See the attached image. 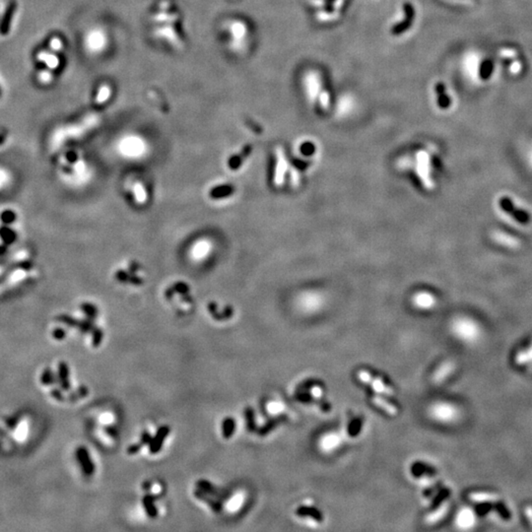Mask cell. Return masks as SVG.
Listing matches in <instances>:
<instances>
[{"label": "cell", "mask_w": 532, "mask_h": 532, "mask_svg": "<svg viewBox=\"0 0 532 532\" xmlns=\"http://www.w3.org/2000/svg\"><path fill=\"white\" fill-rule=\"evenodd\" d=\"M469 505L475 507L479 516L490 517L502 522H508L513 514L505 499L491 490L476 489L467 493Z\"/></svg>", "instance_id": "6da1fadb"}, {"label": "cell", "mask_w": 532, "mask_h": 532, "mask_svg": "<svg viewBox=\"0 0 532 532\" xmlns=\"http://www.w3.org/2000/svg\"><path fill=\"white\" fill-rule=\"evenodd\" d=\"M428 414L436 423L447 426L457 424L463 416L461 407L450 400L433 402L428 408Z\"/></svg>", "instance_id": "7a4b0ae2"}, {"label": "cell", "mask_w": 532, "mask_h": 532, "mask_svg": "<svg viewBox=\"0 0 532 532\" xmlns=\"http://www.w3.org/2000/svg\"><path fill=\"white\" fill-rule=\"evenodd\" d=\"M512 364L519 372L532 374V339L513 352Z\"/></svg>", "instance_id": "3957f363"}, {"label": "cell", "mask_w": 532, "mask_h": 532, "mask_svg": "<svg viewBox=\"0 0 532 532\" xmlns=\"http://www.w3.org/2000/svg\"><path fill=\"white\" fill-rule=\"evenodd\" d=\"M479 517L480 516L475 507L471 505H466L459 508L455 516L454 522L460 530H472L478 524Z\"/></svg>", "instance_id": "277c9868"}, {"label": "cell", "mask_w": 532, "mask_h": 532, "mask_svg": "<svg viewBox=\"0 0 532 532\" xmlns=\"http://www.w3.org/2000/svg\"><path fill=\"white\" fill-rule=\"evenodd\" d=\"M457 372V365L453 360H445L436 368L432 380L436 385H444Z\"/></svg>", "instance_id": "5b68a950"}, {"label": "cell", "mask_w": 532, "mask_h": 532, "mask_svg": "<svg viewBox=\"0 0 532 532\" xmlns=\"http://www.w3.org/2000/svg\"><path fill=\"white\" fill-rule=\"evenodd\" d=\"M323 305V298L317 292L302 294L297 301V306L304 313H314L319 311Z\"/></svg>", "instance_id": "8992f818"}, {"label": "cell", "mask_w": 532, "mask_h": 532, "mask_svg": "<svg viewBox=\"0 0 532 532\" xmlns=\"http://www.w3.org/2000/svg\"><path fill=\"white\" fill-rule=\"evenodd\" d=\"M499 205L503 211L509 214L515 220H517L520 224L526 225V224L530 223L531 216L529 215V213L520 209L519 207H516L513 200L511 198L505 197V196L502 197L501 199L499 200Z\"/></svg>", "instance_id": "52a82bcc"}, {"label": "cell", "mask_w": 532, "mask_h": 532, "mask_svg": "<svg viewBox=\"0 0 532 532\" xmlns=\"http://www.w3.org/2000/svg\"><path fill=\"white\" fill-rule=\"evenodd\" d=\"M358 378H359L361 382L370 385L378 392H382V393H386V394H391L392 393L391 388L386 386L385 383L381 379L373 378V376H372V374L370 372H367V371H363V370L360 371L358 372Z\"/></svg>", "instance_id": "ba28073f"}, {"label": "cell", "mask_w": 532, "mask_h": 532, "mask_svg": "<svg viewBox=\"0 0 532 532\" xmlns=\"http://www.w3.org/2000/svg\"><path fill=\"white\" fill-rule=\"evenodd\" d=\"M76 457L79 462L80 466L82 468L83 473L86 476H92L95 473L96 467L94 464L93 460L90 456V453L85 447H79L76 450Z\"/></svg>", "instance_id": "9c48e42d"}, {"label": "cell", "mask_w": 532, "mask_h": 532, "mask_svg": "<svg viewBox=\"0 0 532 532\" xmlns=\"http://www.w3.org/2000/svg\"><path fill=\"white\" fill-rule=\"evenodd\" d=\"M170 433L171 428L169 426L164 425L160 427L156 435L153 437L149 445V452L151 454H157L162 450L163 444Z\"/></svg>", "instance_id": "30bf717a"}, {"label": "cell", "mask_w": 532, "mask_h": 532, "mask_svg": "<svg viewBox=\"0 0 532 532\" xmlns=\"http://www.w3.org/2000/svg\"><path fill=\"white\" fill-rule=\"evenodd\" d=\"M450 507H451L450 500H446V501L439 503V505H437V506L431 513H429L427 515L426 521L431 524L439 522V520H441L448 515Z\"/></svg>", "instance_id": "8fae6325"}, {"label": "cell", "mask_w": 532, "mask_h": 532, "mask_svg": "<svg viewBox=\"0 0 532 532\" xmlns=\"http://www.w3.org/2000/svg\"><path fill=\"white\" fill-rule=\"evenodd\" d=\"M196 487L202 490L203 492L207 493L208 495L212 496L214 498H216L217 500H226L229 497L228 494H225L222 490L216 488L214 485H213L211 482L205 480V479H200L197 482H196Z\"/></svg>", "instance_id": "7c38bea8"}, {"label": "cell", "mask_w": 532, "mask_h": 532, "mask_svg": "<svg viewBox=\"0 0 532 532\" xmlns=\"http://www.w3.org/2000/svg\"><path fill=\"white\" fill-rule=\"evenodd\" d=\"M339 445L340 437L335 433H328L324 435L319 441V448L324 452H332L339 447Z\"/></svg>", "instance_id": "4fadbf2b"}, {"label": "cell", "mask_w": 532, "mask_h": 532, "mask_svg": "<svg viewBox=\"0 0 532 532\" xmlns=\"http://www.w3.org/2000/svg\"><path fill=\"white\" fill-rule=\"evenodd\" d=\"M193 495H194V497L196 499H198L201 502H203V503H205V504L209 505L214 513L222 512V509H223L222 503L220 501H218V500L213 499L212 496L208 495L207 493L203 492L202 490H200V489L197 488V489H195L193 491Z\"/></svg>", "instance_id": "5bb4252c"}, {"label": "cell", "mask_w": 532, "mask_h": 532, "mask_svg": "<svg viewBox=\"0 0 532 532\" xmlns=\"http://www.w3.org/2000/svg\"><path fill=\"white\" fill-rule=\"evenodd\" d=\"M16 7H17V4L15 1H11L8 4V6L4 12V15H3L1 24H0V34L1 35H6L8 33L12 19H13L14 13L16 11Z\"/></svg>", "instance_id": "9a60e30c"}, {"label": "cell", "mask_w": 532, "mask_h": 532, "mask_svg": "<svg viewBox=\"0 0 532 532\" xmlns=\"http://www.w3.org/2000/svg\"><path fill=\"white\" fill-rule=\"evenodd\" d=\"M58 384L63 390H69L71 385H70V379H69V367L65 362H60L58 364V374H57Z\"/></svg>", "instance_id": "2e32d148"}, {"label": "cell", "mask_w": 532, "mask_h": 532, "mask_svg": "<svg viewBox=\"0 0 532 532\" xmlns=\"http://www.w3.org/2000/svg\"><path fill=\"white\" fill-rule=\"evenodd\" d=\"M155 497L153 495L146 494L142 499V504L150 519H156L158 517V508L155 505Z\"/></svg>", "instance_id": "e0dca14e"}, {"label": "cell", "mask_w": 532, "mask_h": 532, "mask_svg": "<svg viewBox=\"0 0 532 532\" xmlns=\"http://www.w3.org/2000/svg\"><path fill=\"white\" fill-rule=\"evenodd\" d=\"M236 431V421L232 417H227L222 422V435L224 439H230Z\"/></svg>", "instance_id": "ac0fdd59"}, {"label": "cell", "mask_w": 532, "mask_h": 532, "mask_svg": "<svg viewBox=\"0 0 532 532\" xmlns=\"http://www.w3.org/2000/svg\"><path fill=\"white\" fill-rule=\"evenodd\" d=\"M372 402L376 406H379L380 408L384 409L387 414H389V415H396L397 409L392 404L388 403L385 399L381 398L379 396H373V397H372Z\"/></svg>", "instance_id": "d6986e66"}, {"label": "cell", "mask_w": 532, "mask_h": 532, "mask_svg": "<svg viewBox=\"0 0 532 532\" xmlns=\"http://www.w3.org/2000/svg\"><path fill=\"white\" fill-rule=\"evenodd\" d=\"M285 171H286V163L283 157V154L279 153L278 154V166H277V172H276V178H275L276 182H278L280 184L283 182Z\"/></svg>", "instance_id": "ffe728a7"}, {"label": "cell", "mask_w": 532, "mask_h": 532, "mask_svg": "<svg viewBox=\"0 0 532 532\" xmlns=\"http://www.w3.org/2000/svg\"><path fill=\"white\" fill-rule=\"evenodd\" d=\"M89 394V389L88 387L85 386H81L74 391L72 392L68 397L67 400L69 401H75V400H78L80 398H84L85 396H87Z\"/></svg>", "instance_id": "44dd1931"}, {"label": "cell", "mask_w": 532, "mask_h": 532, "mask_svg": "<svg viewBox=\"0 0 532 532\" xmlns=\"http://www.w3.org/2000/svg\"><path fill=\"white\" fill-rule=\"evenodd\" d=\"M39 58L41 61H45L50 68H56L59 63L57 57H55L54 55L50 54V53H41L39 55Z\"/></svg>", "instance_id": "7402d4cb"}, {"label": "cell", "mask_w": 532, "mask_h": 532, "mask_svg": "<svg viewBox=\"0 0 532 532\" xmlns=\"http://www.w3.org/2000/svg\"><path fill=\"white\" fill-rule=\"evenodd\" d=\"M56 379H55V375L53 374V371L51 369H46L42 373H41V376H40V383L43 385V386H51L53 385L55 383Z\"/></svg>", "instance_id": "603a6c76"}, {"label": "cell", "mask_w": 532, "mask_h": 532, "mask_svg": "<svg viewBox=\"0 0 532 532\" xmlns=\"http://www.w3.org/2000/svg\"><path fill=\"white\" fill-rule=\"evenodd\" d=\"M267 411L270 413V414H273V415H277L279 413H282L285 409V405L279 402V401H270L268 404H267Z\"/></svg>", "instance_id": "cb8c5ba5"}, {"label": "cell", "mask_w": 532, "mask_h": 532, "mask_svg": "<svg viewBox=\"0 0 532 532\" xmlns=\"http://www.w3.org/2000/svg\"><path fill=\"white\" fill-rule=\"evenodd\" d=\"M414 303L417 306H420V307H428V306H432V299L430 297H428L427 295H423V294H419L415 297L414 299Z\"/></svg>", "instance_id": "d4e9b609"}, {"label": "cell", "mask_w": 532, "mask_h": 532, "mask_svg": "<svg viewBox=\"0 0 532 532\" xmlns=\"http://www.w3.org/2000/svg\"><path fill=\"white\" fill-rule=\"evenodd\" d=\"M103 337H104V333H103L102 329L94 328L93 336H92V345L94 347H99V346L101 345Z\"/></svg>", "instance_id": "484cf974"}, {"label": "cell", "mask_w": 532, "mask_h": 532, "mask_svg": "<svg viewBox=\"0 0 532 532\" xmlns=\"http://www.w3.org/2000/svg\"><path fill=\"white\" fill-rule=\"evenodd\" d=\"M523 518L526 523L532 528V504H526L522 508Z\"/></svg>", "instance_id": "4316f807"}, {"label": "cell", "mask_w": 532, "mask_h": 532, "mask_svg": "<svg viewBox=\"0 0 532 532\" xmlns=\"http://www.w3.org/2000/svg\"><path fill=\"white\" fill-rule=\"evenodd\" d=\"M253 417H254V414H253V409L252 408H248L246 410V418H247V424H248V428L250 431H253L254 428H255V424H254V420H253Z\"/></svg>", "instance_id": "83f0119b"}, {"label": "cell", "mask_w": 532, "mask_h": 532, "mask_svg": "<svg viewBox=\"0 0 532 532\" xmlns=\"http://www.w3.org/2000/svg\"><path fill=\"white\" fill-rule=\"evenodd\" d=\"M499 55L505 58H513L518 55V52L514 49H502L499 51Z\"/></svg>", "instance_id": "f1b7e54d"}, {"label": "cell", "mask_w": 532, "mask_h": 532, "mask_svg": "<svg viewBox=\"0 0 532 532\" xmlns=\"http://www.w3.org/2000/svg\"><path fill=\"white\" fill-rule=\"evenodd\" d=\"M448 3L454 4V5H461V6H474L475 0H444Z\"/></svg>", "instance_id": "f546056e"}, {"label": "cell", "mask_w": 532, "mask_h": 532, "mask_svg": "<svg viewBox=\"0 0 532 532\" xmlns=\"http://www.w3.org/2000/svg\"><path fill=\"white\" fill-rule=\"evenodd\" d=\"M492 64L490 61H485L484 64H483V68H482V77L483 78H488L492 72Z\"/></svg>", "instance_id": "4dcf8cb0"}, {"label": "cell", "mask_w": 532, "mask_h": 532, "mask_svg": "<svg viewBox=\"0 0 532 532\" xmlns=\"http://www.w3.org/2000/svg\"><path fill=\"white\" fill-rule=\"evenodd\" d=\"M108 95H109V89H108V87H106V86L103 87V88L101 89V91H100L99 96H98V100H97L98 103H103V102H105L106 99H107Z\"/></svg>", "instance_id": "1f68e13d"}, {"label": "cell", "mask_w": 532, "mask_h": 532, "mask_svg": "<svg viewBox=\"0 0 532 532\" xmlns=\"http://www.w3.org/2000/svg\"><path fill=\"white\" fill-rule=\"evenodd\" d=\"M142 447H143V445H142L141 442H139V444H133V445L129 446V447L127 448V451H126V452H127V453H128L129 455H134V454H136L137 452L141 451Z\"/></svg>", "instance_id": "d6a6232c"}, {"label": "cell", "mask_w": 532, "mask_h": 532, "mask_svg": "<svg viewBox=\"0 0 532 532\" xmlns=\"http://www.w3.org/2000/svg\"><path fill=\"white\" fill-rule=\"evenodd\" d=\"M153 439V437L151 436V434L145 430L143 431L142 435H141V439H140V442L143 445V446H147V445H150L151 440Z\"/></svg>", "instance_id": "836d02e7"}, {"label": "cell", "mask_w": 532, "mask_h": 532, "mask_svg": "<svg viewBox=\"0 0 532 532\" xmlns=\"http://www.w3.org/2000/svg\"><path fill=\"white\" fill-rule=\"evenodd\" d=\"M105 431H106V433L108 436H110L114 439H117L119 437L118 430L115 427H113V426H106V428H105Z\"/></svg>", "instance_id": "e575fe53"}, {"label": "cell", "mask_w": 532, "mask_h": 532, "mask_svg": "<svg viewBox=\"0 0 532 532\" xmlns=\"http://www.w3.org/2000/svg\"><path fill=\"white\" fill-rule=\"evenodd\" d=\"M51 394H52L53 397L56 399L57 401H64V400H65L64 396H63V394H62V392H61V390H59V389H57V388H53V390H52V392H51Z\"/></svg>", "instance_id": "d590c367"}, {"label": "cell", "mask_w": 532, "mask_h": 532, "mask_svg": "<svg viewBox=\"0 0 532 532\" xmlns=\"http://www.w3.org/2000/svg\"><path fill=\"white\" fill-rule=\"evenodd\" d=\"M53 337L57 340H62L65 338V331L61 328H57L55 330H53Z\"/></svg>", "instance_id": "8d00e7d4"}, {"label": "cell", "mask_w": 532, "mask_h": 532, "mask_svg": "<svg viewBox=\"0 0 532 532\" xmlns=\"http://www.w3.org/2000/svg\"><path fill=\"white\" fill-rule=\"evenodd\" d=\"M61 47H62L61 40H59L58 38H54L51 41V48L53 49V51H59L61 49Z\"/></svg>", "instance_id": "74e56055"}, {"label": "cell", "mask_w": 532, "mask_h": 532, "mask_svg": "<svg viewBox=\"0 0 532 532\" xmlns=\"http://www.w3.org/2000/svg\"><path fill=\"white\" fill-rule=\"evenodd\" d=\"M39 78H40V81H41L42 83H47V82H50V81L52 80L53 76H52V74H51L50 72H48V71H43V72L40 73Z\"/></svg>", "instance_id": "f35d334b"}, {"label": "cell", "mask_w": 532, "mask_h": 532, "mask_svg": "<svg viewBox=\"0 0 532 532\" xmlns=\"http://www.w3.org/2000/svg\"><path fill=\"white\" fill-rule=\"evenodd\" d=\"M322 393H323V391L320 386H314L312 388V394H313V396H315L317 398H320L322 396Z\"/></svg>", "instance_id": "ab89813d"}, {"label": "cell", "mask_w": 532, "mask_h": 532, "mask_svg": "<svg viewBox=\"0 0 532 532\" xmlns=\"http://www.w3.org/2000/svg\"><path fill=\"white\" fill-rule=\"evenodd\" d=\"M240 504H241V497H240V496H237V497L234 499V501H232V503L230 504V507H231V509H236V508L239 507Z\"/></svg>", "instance_id": "60d3db41"}, {"label": "cell", "mask_w": 532, "mask_h": 532, "mask_svg": "<svg viewBox=\"0 0 532 532\" xmlns=\"http://www.w3.org/2000/svg\"><path fill=\"white\" fill-rule=\"evenodd\" d=\"M151 487H152V484H151V482H150V481H146V482H144V483H143V485H142V488H143L144 490H146V491H148V490H150V488H151Z\"/></svg>", "instance_id": "b9f144b4"}, {"label": "cell", "mask_w": 532, "mask_h": 532, "mask_svg": "<svg viewBox=\"0 0 532 532\" xmlns=\"http://www.w3.org/2000/svg\"><path fill=\"white\" fill-rule=\"evenodd\" d=\"M519 67H520V65H519V62H517V63H514V64L512 65V69H511V70H512V72L516 73V72H518V71H519Z\"/></svg>", "instance_id": "7bdbcfd3"}, {"label": "cell", "mask_w": 532, "mask_h": 532, "mask_svg": "<svg viewBox=\"0 0 532 532\" xmlns=\"http://www.w3.org/2000/svg\"><path fill=\"white\" fill-rule=\"evenodd\" d=\"M2 140H3V137L0 136V142H2Z\"/></svg>", "instance_id": "ee69618b"}]
</instances>
